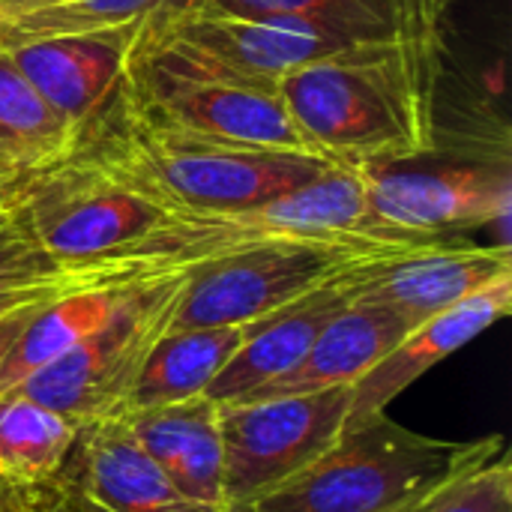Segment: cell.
Listing matches in <instances>:
<instances>
[{"mask_svg": "<svg viewBox=\"0 0 512 512\" xmlns=\"http://www.w3.org/2000/svg\"><path fill=\"white\" fill-rule=\"evenodd\" d=\"M441 54L372 42L309 63L279 81L306 138L342 165L417 162L435 147Z\"/></svg>", "mask_w": 512, "mask_h": 512, "instance_id": "1", "label": "cell"}, {"mask_svg": "<svg viewBox=\"0 0 512 512\" xmlns=\"http://www.w3.org/2000/svg\"><path fill=\"white\" fill-rule=\"evenodd\" d=\"M69 150L90 159L162 213L264 204L315 180L324 168L342 165L147 126L123 108L117 90L72 132Z\"/></svg>", "mask_w": 512, "mask_h": 512, "instance_id": "2", "label": "cell"}, {"mask_svg": "<svg viewBox=\"0 0 512 512\" xmlns=\"http://www.w3.org/2000/svg\"><path fill=\"white\" fill-rule=\"evenodd\" d=\"M504 435L444 441L387 411L345 426L339 441L285 486L234 512H417L453 480L504 456Z\"/></svg>", "mask_w": 512, "mask_h": 512, "instance_id": "3", "label": "cell"}, {"mask_svg": "<svg viewBox=\"0 0 512 512\" xmlns=\"http://www.w3.org/2000/svg\"><path fill=\"white\" fill-rule=\"evenodd\" d=\"M117 96L147 126L333 162L297 126L279 96V84L228 75L177 48L144 42L135 33Z\"/></svg>", "mask_w": 512, "mask_h": 512, "instance_id": "4", "label": "cell"}, {"mask_svg": "<svg viewBox=\"0 0 512 512\" xmlns=\"http://www.w3.org/2000/svg\"><path fill=\"white\" fill-rule=\"evenodd\" d=\"M369 231L375 228L369 219L366 168L330 165L315 180L264 204L165 213L141 240L114 258L135 261L150 276H174L264 243Z\"/></svg>", "mask_w": 512, "mask_h": 512, "instance_id": "5", "label": "cell"}, {"mask_svg": "<svg viewBox=\"0 0 512 512\" xmlns=\"http://www.w3.org/2000/svg\"><path fill=\"white\" fill-rule=\"evenodd\" d=\"M441 240H417L399 234H345V237H300L264 243L195 270H186L183 294L171 318V330L225 327L258 321L354 270Z\"/></svg>", "mask_w": 512, "mask_h": 512, "instance_id": "6", "label": "cell"}, {"mask_svg": "<svg viewBox=\"0 0 512 512\" xmlns=\"http://www.w3.org/2000/svg\"><path fill=\"white\" fill-rule=\"evenodd\" d=\"M183 282L186 273L141 282L108 324L33 372L15 390L78 426L123 417L141 363L171 330Z\"/></svg>", "mask_w": 512, "mask_h": 512, "instance_id": "7", "label": "cell"}, {"mask_svg": "<svg viewBox=\"0 0 512 512\" xmlns=\"http://www.w3.org/2000/svg\"><path fill=\"white\" fill-rule=\"evenodd\" d=\"M12 201L30 237L66 264L114 258L165 216L69 147L27 168Z\"/></svg>", "mask_w": 512, "mask_h": 512, "instance_id": "8", "label": "cell"}, {"mask_svg": "<svg viewBox=\"0 0 512 512\" xmlns=\"http://www.w3.org/2000/svg\"><path fill=\"white\" fill-rule=\"evenodd\" d=\"M351 387L219 405L222 495L234 512L285 486L348 426Z\"/></svg>", "mask_w": 512, "mask_h": 512, "instance_id": "9", "label": "cell"}, {"mask_svg": "<svg viewBox=\"0 0 512 512\" xmlns=\"http://www.w3.org/2000/svg\"><path fill=\"white\" fill-rule=\"evenodd\" d=\"M132 33L144 42L177 48L195 60H204L207 66L261 84H279L294 69L345 54L360 45H372L321 18H240L183 12L159 3L135 21Z\"/></svg>", "mask_w": 512, "mask_h": 512, "instance_id": "10", "label": "cell"}, {"mask_svg": "<svg viewBox=\"0 0 512 512\" xmlns=\"http://www.w3.org/2000/svg\"><path fill=\"white\" fill-rule=\"evenodd\" d=\"M363 168L369 219L384 234L456 240L462 231L498 222L510 210V177L504 168H402V162Z\"/></svg>", "mask_w": 512, "mask_h": 512, "instance_id": "11", "label": "cell"}, {"mask_svg": "<svg viewBox=\"0 0 512 512\" xmlns=\"http://www.w3.org/2000/svg\"><path fill=\"white\" fill-rule=\"evenodd\" d=\"M512 273L510 243L465 246L456 240L414 246L378 258L348 276L351 303L396 312L411 330Z\"/></svg>", "mask_w": 512, "mask_h": 512, "instance_id": "12", "label": "cell"}, {"mask_svg": "<svg viewBox=\"0 0 512 512\" xmlns=\"http://www.w3.org/2000/svg\"><path fill=\"white\" fill-rule=\"evenodd\" d=\"M54 498L78 512H225L183 495L120 417L78 426Z\"/></svg>", "mask_w": 512, "mask_h": 512, "instance_id": "13", "label": "cell"}, {"mask_svg": "<svg viewBox=\"0 0 512 512\" xmlns=\"http://www.w3.org/2000/svg\"><path fill=\"white\" fill-rule=\"evenodd\" d=\"M510 309L512 273L408 330L357 384H351L348 426L387 411V405L399 399L417 378H423L432 366H438L441 360L474 342L480 333H486L492 324L507 318Z\"/></svg>", "mask_w": 512, "mask_h": 512, "instance_id": "14", "label": "cell"}, {"mask_svg": "<svg viewBox=\"0 0 512 512\" xmlns=\"http://www.w3.org/2000/svg\"><path fill=\"white\" fill-rule=\"evenodd\" d=\"M132 27H105L33 39L6 48L39 96L72 126H84L120 87Z\"/></svg>", "mask_w": 512, "mask_h": 512, "instance_id": "15", "label": "cell"}, {"mask_svg": "<svg viewBox=\"0 0 512 512\" xmlns=\"http://www.w3.org/2000/svg\"><path fill=\"white\" fill-rule=\"evenodd\" d=\"M357 273V270H354ZM351 303L348 276L330 282L258 321L243 327V339L234 357L222 366L216 381L207 387V399L216 405H234L249 399L255 390L291 372L312 348L318 333Z\"/></svg>", "mask_w": 512, "mask_h": 512, "instance_id": "16", "label": "cell"}, {"mask_svg": "<svg viewBox=\"0 0 512 512\" xmlns=\"http://www.w3.org/2000/svg\"><path fill=\"white\" fill-rule=\"evenodd\" d=\"M120 420L183 495L225 510L219 405L213 399L195 396L174 405L132 411Z\"/></svg>", "mask_w": 512, "mask_h": 512, "instance_id": "17", "label": "cell"}, {"mask_svg": "<svg viewBox=\"0 0 512 512\" xmlns=\"http://www.w3.org/2000/svg\"><path fill=\"white\" fill-rule=\"evenodd\" d=\"M411 327L390 309L372 303H348L312 342L303 360L255 390L249 399H273V396H303L330 387L357 384ZM246 402V399H243Z\"/></svg>", "mask_w": 512, "mask_h": 512, "instance_id": "18", "label": "cell"}, {"mask_svg": "<svg viewBox=\"0 0 512 512\" xmlns=\"http://www.w3.org/2000/svg\"><path fill=\"white\" fill-rule=\"evenodd\" d=\"M246 324L168 330L141 363L126 399V414L204 396L234 357Z\"/></svg>", "mask_w": 512, "mask_h": 512, "instance_id": "19", "label": "cell"}, {"mask_svg": "<svg viewBox=\"0 0 512 512\" xmlns=\"http://www.w3.org/2000/svg\"><path fill=\"white\" fill-rule=\"evenodd\" d=\"M138 285L141 282L90 285L36 309V315L27 321L6 360L0 363V393L15 390L33 372H39L42 366L84 342L90 333H96L102 324H108Z\"/></svg>", "mask_w": 512, "mask_h": 512, "instance_id": "20", "label": "cell"}, {"mask_svg": "<svg viewBox=\"0 0 512 512\" xmlns=\"http://www.w3.org/2000/svg\"><path fill=\"white\" fill-rule=\"evenodd\" d=\"M78 423L18 390L0 393V489L36 492L57 483Z\"/></svg>", "mask_w": 512, "mask_h": 512, "instance_id": "21", "label": "cell"}, {"mask_svg": "<svg viewBox=\"0 0 512 512\" xmlns=\"http://www.w3.org/2000/svg\"><path fill=\"white\" fill-rule=\"evenodd\" d=\"M69 141L72 126L39 96L0 45V153L33 168L60 156Z\"/></svg>", "mask_w": 512, "mask_h": 512, "instance_id": "22", "label": "cell"}, {"mask_svg": "<svg viewBox=\"0 0 512 512\" xmlns=\"http://www.w3.org/2000/svg\"><path fill=\"white\" fill-rule=\"evenodd\" d=\"M156 0H0V45L135 24Z\"/></svg>", "mask_w": 512, "mask_h": 512, "instance_id": "23", "label": "cell"}, {"mask_svg": "<svg viewBox=\"0 0 512 512\" xmlns=\"http://www.w3.org/2000/svg\"><path fill=\"white\" fill-rule=\"evenodd\" d=\"M417 512H512V465L507 456L453 480Z\"/></svg>", "mask_w": 512, "mask_h": 512, "instance_id": "24", "label": "cell"}, {"mask_svg": "<svg viewBox=\"0 0 512 512\" xmlns=\"http://www.w3.org/2000/svg\"><path fill=\"white\" fill-rule=\"evenodd\" d=\"M0 512H60L51 489H36V492H15L3 489L0 492Z\"/></svg>", "mask_w": 512, "mask_h": 512, "instance_id": "25", "label": "cell"}, {"mask_svg": "<svg viewBox=\"0 0 512 512\" xmlns=\"http://www.w3.org/2000/svg\"><path fill=\"white\" fill-rule=\"evenodd\" d=\"M36 309H42V306H24V309L9 312V315L0 318V363L6 360L9 348L15 345V339L21 336V330L27 327V321L36 315Z\"/></svg>", "mask_w": 512, "mask_h": 512, "instance_id": "26", "label": "cell"}, {"mask_svg": "<svg viewBox=\"0 0 512 512\" xmlns=\"http://www.w3.org/2000/svg\"><path fill=\"white\" fill-rule=\"evenodd\" d=\"M24 174H27V165H21V162L9 159L6 153H0V201L15 192V186L21 183Z\"/></svg>", "mask_w": 512, "mask_h": 512, "instance_id": "27", "label": "cell"}, {"mask_svg": "<svg viewBox=\"0 0 512 512\" xmlns=\"http://www.w3.org/2000/svg\"><path fill=\"white\" fill-rule=\"evenodd\" d=\"M9 198H12V195H9ZM9 198H3V201H0V222L9 216V207H12V201H9Z\"/></svg>", "mask_w": 512, "mask_h": 512, "instance_id": "28", "label": "cell"}, {"mask_svg": "<svg viewBox=\"0 0 512 512\" xmlns=\"http://www.w3.org/2000/svg\"><path fill=\"white\" fill-rule=\"evenodd\" d=\"M51 495H54V492H51ZM54 501H57V498H54ZM57 507H60V512H78V510H69V507H63L60 501H57Z\"/></svg>", "mask_w": 512, "mask_h": 512, "instance_id": "29", "label": "cell"}, {"mask_svg": "<svg viewBox=\"0 0 512 512\" xmlns=\"http://www.w3.org/2000/svg\"><path fill=\"white\" fill-rule=\"evenodd\" d=\"M0 492H3V489H0Z\"/></svg>", "mask_w": 512, "mask_h": 512, "instance_id": "30", "label": "cell"}]
</instances>
